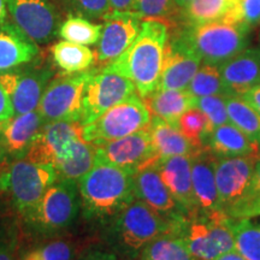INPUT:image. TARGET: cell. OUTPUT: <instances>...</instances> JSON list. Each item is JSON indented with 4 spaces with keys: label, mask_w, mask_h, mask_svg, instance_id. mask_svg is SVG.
<instances>
[{
    "label": "cell",
    "mask_w": 260,
    "mask_h": 260,
    "mask_svg": "<svg viewBox=\"0 0 260 260\" xmlns=\"http://www.w3.org/2000/svg\"><path fill=\"white\" fill-rule=\"evenodd\" d=\"M183 220L169 219L135 199L105 222L104 240L110 251L121 259L136 260L140 252L157 237L177 235Z\"/></svg>",
    "instance_id": "1"
},
{
    "label": "cell",
    "mask_w": 260,
    "mask_h": 260,
    "mask_svg": "<svg viewBox=\"0 0 260 260\" xmlns=\"http://www.w3.org/2000/svg\"><path fill=\"white\" fill-rule=\"evenodd\" d=\"M169 25L162 21H142L140 32L117 59L103 67L134 83L142 99L157 89L160 77Z\"/></svg>",
    "instance_id": "2"
},
{
    "label": "cell",
    "mask_w": 260,
    "mask_h": 260,
    "mask_svg": "<svg viewBox=\"0 0 260 260\" xmlns=\"http://www.w3.org/2000/svg\"><path fill=\"white\" fill-rule=\"evenodd\" d=\"M81 210L86 219L107 222L135 200L134 175L96 161L79 180Z\"/></svg>",
    "instance_id": "3"
},
{
    "label": "cell",
    "mask_w": 260,
    "mask_h": 260,
    "mask_svg": "<svg viewBox=\"0 0 260 260\" xmlns=\"http://www.w3.org/2000/svg\"><path fill=\"white\" fill-rule=\"evenodd\" d=\"M80 210L81 197L77 181L57 178L39 203L23 217L31 232L52 236L73 226Z\"/></svg>",
    "instance_id": "4"
},
{
    "label": "cell",
    "mask_w": 260,
    "mask_h": 260,
    "mask_svg": "<svg viewBox=\"0 0 260 260\" xmlns=\"http://www.w3.org/2000/svg\"><path fill=\"white\" fill-rule=\"evenodd\" d=\"M234 218L223 211L198 213L186 218L177 235L197 260H214L235 249Z\"/></svg>",
    "instance_id": "5"
},
{
    "label": "cell",
    "mask_w": 260,
    "mask_h": 260,
    "mask_svg": "<svg viewBox=\"0 0 260 260\" xmlns=\"http://www.w3.org/2000/svg\"><path fill=\"white\" fill-rule=\"evenodd\" d=\"M187 39L205 64L220 65L242 52L248 45L249 29L237 22L217 21L184 24Z\"/></svg>",
    "instance_id": "6"
},
{
    "label": "cell",
    "mask_w": 260,
    "mask_h": 260,
    "mask_svg": "<svg viewBox=\"0 0 260 260\" xmlns=\"http://www.w3.org/2000/svg\"><path fill=\"white\" fill-rule=\"evenodd\" d=\"M149 121L151 113L144 99L134 93L124 102L106 110L95 121L82 125V138L84 141L100 145L145 129Z\"/></svg>",
    "instance_id": "7"
},
{
    "label": "cell",
    "mask_w": 260,
    "mask_h": 260,
    "mask_svg": "<svg viewBox=\"0 0 260 260\" xmlns=\"http://www.w3.org/2000/svg\"><path fill=\"white\" fill-rule=\"evenodd\" d=\"M57 178V171L52 165L23 158L11 162L9 170L0 176V188L9 191L15 207L24 216Z\"/></svg>",
    "instance_id": "8"
},
{
    "label": "cell",
    "mask_w": 260,
    "mask_h": 260,
    "mask_svg": "<svg viewBox=\"0 0 260 260\" xmlns=\"http://www.w3.org/2000/svg\"><path fill=\"white\" fill-rule=\"evenodd\" d=\"M34 60L14 69L0 71V83L8 94L15 115H23L38 109L52 81L54 71L48 63Z\"/></svg>",
    "instance_id": "9"
},
{
    "label": "cell",
    "mask_w": 260,
    "mask_h": 260,
    "mask_svg": "<svg viewBox=\"0 0 260 260\" xmlns=\"http://www.w3.org/2000/svg\"><path fill=\"white\" fill-rule=\"evenodd\" d=\"M92 73L63 74L48 83L38 106L45 122H80L84 86Z\"/></svg>",
    "instance_id": "10"
},
{
    "label": "cell",
    "mask_w": 260,
    "mask_h": 260,
    "mask_svg": "<svg viewBox=\"0 0 260 260\" xmlns=\"http://www.w3.org/2000/svg\"><path fill=\"white\" fill-rule=\"evenodd\" d=\"M134 93V83L126 77L104 68L102 70L93 69L83 90L81 125L95 121L106 110L124 102Z\"/></svg>",
    "instance_id": "11"
},
{
    "label": "cell",
    "mask_w": 260,
    "mask_h": 260,
    "mask_svg": "<svg viewBox=\"0 0 260 260\" xmlns=\"http://www.w3.org/2000/svg\"><path fill=\"white\" fill-rule=\"evenodd\" d=\"M184 24L169 30L164 59L157 89H187L201 65V57L191 46L184 31Z\"/></svg>",
    "instance_id": "12"
},
{
    "label": "cell",
    "mask_w": 260,
    "mask_h": 260,
    "mask_svg": "<svg viewBox=\"0 0 260 260\" xmlns=\"http://www.w3.org/2000/svg\"><path fill=\"white\" fill-rule=\"evenodd\" d=\"M95 146L96 161L113 165L133 175L159 160L147 128Z\"/></svg>",
    "instance_id": "13"
},
{
    "label": "cell",
    "mask_w": 260,
    "mask_h": 260,
    "mask_svg": "<svg viewBox=\"0 0 260 260\" xmlns=\"http://www.w3.org/2000/svg\"><path fill=\"white\" fill-rule=\"evenodd\" d=\"M11 18L37 44H48L59 32L61 16L56 0H6Z\"/></svg>",
    "instance_id": "14"
},
{
    "label": "cell",
    "mask_w": 260,
    "mask_h": 260,
    "mask_svg": "<svg viewBox=\"0 0 260 260\" xmlns=\"http://www.w3.org/2000/svg\"><path fill=\"white\" fill-rule=\"evenodd\" d=\"M259 157H217L216 184L218 199L220 210L228 216L245 198Z\"/></svg>",
    "instance_id": "15"
},
{
    "label": "cell",
    "mask_w": 260,
    "mask_h": 260,
    "mask_svg": "<svg viewBox=\"0 0 260 260\" xmlns=\"http://www.w3.org/2000/svg\"><path fill=\"white\" fill-rule=\"evenodd\" d=\"M81 138L82 125L80 122H47L32 141L25 158L54 168L70 153L75 142Z\"/></svg>",
    "instance_id": "16"
},
{
    "label": "cell",
    "mask_w": 260,
    "mask_h": 260,
    "mask_svg": "<svg viewBox=\"0 0 260 260\" xmlns=\"http://www.w3.org/2000/svg\"><path fill=\"white\" fill-rule=\"evenodd\" d=\"M103 19L105 24L98 41L96 59L105 67L132 45L141 29L142 19L132 11H110Z\"/></svg>",
    "instance_id": "17"
},
{
    "label": "cell",
    "mask_w": 260,
    "mask_h": 260,
    "mask_svg": "<svg viewBox=\"0 0 260 260\" xmlns=\"http://www.w3.org/2000/svg\"><path fill=\"white\" fill-rule=\"evenodd\" d=\"M45 123L38 110L15 115L0 123V160L14 162L25 158Z\"/></svg>",
    "instance_id": "18"
},
{
    "label": "cell",
    "mask_w": 260,
    "mask_h": 260,
    "mask_svg": "<svg viewBox=\"0 0 260 260\" xmlns=\"http://www.w3.org/2000/svg\"><path fill=\"white\" fill-rule=\"evenodd\" d=\"M135 199L172 220L188 218L180 204L175 200L159 174L157 162L148 165L134 175Z\"/></svg>",
    "instance_id": "19"
},
{
    "label": "cell",
    "mask_w": 260,
    "mask_h": 260,
    "mask_svg": "<svg viewBox=\"0 0 260 260\" xmlns=\"http://www.w3.org/2000/svg\"><path fill=\"white\" fill-rule=\"evenodd\" d=\"M190 162V155H174L170 158L159 159L157 161L161 180L175 200L186 212L188 218L199 213L191 183Z\"/></svg>",
    "instance_id": "20"
},
{
    "label": "cell",
    "mask_w": 260,
    "mask_h": 260,
    "mask_svg": "<svg viewBox=\"0 0 260 260\" xmlns=\"http://www.w3.org/2000/svg\"><path fill=\"white\" fill-rule=\"evenodd\" d=\"M190 158L191 183L199 213L222 211L216 184L217 157L205 147L191 154Z\"/></svg>",
    "instance_id": "21"
},
{
    "label": "cell",
    "mask_w": 260,
    "mask_h": 260,
    "mask_svg": "<svg viewBox=\"0 0 260 260\" xmlns=\"http://www.w3.org/2000/svg\"><path fill=\"white\" fill-rule=\"evenodd\" d=\"M218 68L232 95H242L260 84V48H245Z\"/></svg>",
    "instance_id": "22"
},
{
    "label": "cell",
    "mask_w": 260,
    "mask_h": 260,
    "mask_svg": "<svg viewBox=\"0 0 260 260\" xmlns=\"http://www.w3.org/2000/svg\"><path fill=\"white\" fill-rule=\"evenodd\" d=\"M39 54L38 44L15 22L0 23V71H5L34 60Z\"/></svg>",
    "instance_id": "23"
},
{
    "label": "cell",
    "mask_w": 260,
    "mask_h": 260,
    "mask_svg": "<svg viewBox=\"0 0 260 260\" xmlns=\"http://www.w3.org/2000/svg\"><path fill=\"white\" fill-rule=\"evenodd\" d=\"M206 147L218 158L259 157V147L232 123L217 126L207 136Z\"/></svg>",
    "instance_id": "24"
},
{
    "label": "cell",
    "mask_w": 260,
    "mask_h": 260,
    "mask_svg": "<svg viewBox=\"0 0 260 260\" xmlns=\"http://www.w3.org/2000/svg\"><path fill=\"white\" fill-rule=\"evenodd\" d=\"M151 116L177 125L184 112L195 107L197 98L187 89H155L144 99Z\"/></svg>",
    "instance_id": "25"
},
{
    "label": "cell",
    "mask_w": 260,
    "mask_h": 260,
    "mask_svg": "<svg viewBox=\"0 0 260 260\" xmlns=\"http://www.w3.org/2000/svg\"><path fill=\"white\" fill-rule=\"evenodd\" d=\"M151 134L155 153L159 159L174 155H191L195 153L187 139L182 135L177 125L170 124L159 117L151 116V121L146 126Z\"/></svg>",
    "instance_id": "26"
},
{
    "label": "cell",
    "mask_w": 260,
    "mask_h": 260,
    "mask_svg": "<svg viewBox=\"0 0 260 260\" xmlns=\"http://www.w3.org/2000/svg\"><path fill=\"white\" fill-rule=\"evenodd\" d=\"M96 161V146L81 138L75 142L69 154L54 167L58 178L79 181Z\"/></svg>",
    "instance_id": "27"
},
{
    "label": "cell",
    "mask_w": 260,
    "mask_h": 260,
    "mask_svg": "<svg viewBox=\"0 0 260 260\" xmlns=\"http://www.w3.org/2000/svg\"><path fill=\"white\" fill-rule=\"evenodd\" d=\"M54 64L63 74H76L89 70L95 59L93 51L84 45L69 41L56 42L51 48Z\"/></svg>",
    "instance_id": "28"
},
{
    "label": "cell",
    "mask_w": 260,
    "mask_h": 260,
    "mask_svg": "<svg viewBox=\"0 0 260 260\" xmlns=\"http://www.w3.org/2000/svg\"><path fill=\"white\" fill-rule=\"evenodd\" d=\"M235 5L236 0H193L183 10L182 18L187 25L229 21Z\"/></svg>",
    "instance_id": "29"
},
{
    "label": "cell",
    "mask_w": 260,
    "mask_h": 260,
    "mask_svg": "<svg viewBox=\"0 0 260 260\" xmlns=\"http://www.w3.org/2000/svg\"><path fill=\"white\" fill-rule=\"evenodd\" d=\"M225 104L230 123L260 147V113L239 95L226 96Z\"/></svg>",
    "instance_id": "30"
},
{
    "label": "cell",
    "mask_w": 260,
    "mask_h": 260,
    "mask_svg": "<svg viewBox=\"0 0 260 260\" xmlns=\"http://www.w3.org/2000/svg\"><path fill=\"white\" fill-rule=\"evenodd\" d=\"M136 260H197L176 234H165L148 243Z\"/></svg>",
    "instance_id": "31"
},
{
    "label": "cell",
    "mask_w": 260,
    "mask_h": 260,
    "mask_svg": "<svg viewBox=\"0 0 260 260\" xmlns=\"http://www.w3.org/2000/svg\"><path fill=\"white\" fill-rule=\"evenodd\" d=\"M181 10L175 0H134L132 12L142 21L157 19L162 21L169 28L183 23Z\"/></svg>",
    "instance_id": "32"
},
{
    "label": "cell",
    "mask_w": 260,
    "mask_h": 260,
    "mask_svg": "<svg viewBox=\"0 0 260 260\" xmlns=\"http://www.w3.org/2000/svg\"><path fill=\"white\" fill-rule=\"evenodd\" d=\"M187 90L191 95L198 98L219 95V96H230L232 93L228 89L220 75L218 65L203 64L199 68L197 74L191 79L190 83L188 84Z\"/></svg>",
    "instance_id": "33"
},
{
    "label": "cell",
    "mask_w": 260,
    "mask_h": 260,
    "mask_svg": "<svg viewBox=\"0 0 260 260\" xmlns=\"http://www.w3.org/2000/svg\"><path fill=\"white\" fill-rule=\"evenodd\" d=\"M102 30L103 24H95L90 19L81 16L69 15L61 23L58 35L65 41L89 46L98 44L102 37Z\"/></svg>",
    "instance_id": "34"
},
{
    "label": "cell",
    "mask_w": 260,
    "mask_h": 260,
    "mask_svg": "<svg viewBox=\"0 0 260 260\" xmlns=\"http://www.w3.org/2000/svg\"><path fill=\"white\" fill-rule=\"evenodd\" d=\"M235 249L245 260H260V225L249 218H234Z\"/></svg>",
    "instance_id": "35"
},
{
    "label": "cell",
    "mask_w": 260,
    "mask_h": 260,
    "mask_svg": "<svg viewBox=\"0 0 260 260\" xmlns=\"http://www.w3.org/2000/svg\"><path fill=\"white\" fill-rule=\"evenodd\" d=\"M177 126L195 152L206 147V140L210 134L209 124L206 117L198 107L184 112L178 119Z\"/></svg>",
    "instance_id": "36"
},
{
    "label": "cell",
    "mask_w": 260,
    "mask_h": 260,
    "mask_svg": "<svg viewBox=\"0 0 260 260\" xmlns=\"http://www.w3.org/2000/svg\"><path fill=\"white\" fill-rule=\"evenodd\" d=\"M74 255V246L69 241L53 240L30 249L21 260H73Z\"/></svg>",
    "instance_id": "37"
},
{
    "label": "cell",
    "mask_w": 260,
    "mask_h": 260,
    "mask_svg": "<svg viewBox=\"0 0 260 260\" xmlns=\"http://www.w3.org/2000/svg\"><path fill=\"white\" fill-rule=\"evenodd\" d=\"M226 96L211 95L198 98L195 107L204 113L209 124V132L211 133L217 126L229 123V116L226 111Z\"/></svg>",
    "instance_id": "38"
},
{
    "label": "cell",
    "mask_w": 260,
    "mask_h": 260,
    "mask_svg": "<svg viewBox=\"0 0 260 260\" xmlns=\"http://www.w3.org/2000/svg\"><path fill=\"white\" fill-rule=\"evenodd\" d=\"M68 15L81 16L87 19H103L109 14V0H60Z\"/></svg>",
    "instance_id": "39"
},
{
    "label": "cell",
    "mask_w": 260,
    "mask_h": 260,
    "mask_svg": "<svg viewBox=\"0 0 260 260\" xmlns=\"http://www.w3.org/2000/svg\"><path fill=\"white\" fill-rule=\"evenodd\" d=\"M230 22H237L248 28L260 23V0H236Z\"/></svg>",
    "instance_id": "40"
},
{
    "label": "cell",
    "mask_w": 260,
    "mask_h": 260,
    "mask_svg": "<svg viewBox=\"0 0 260 260\" xmlns=\"http://www.w3.org/2000/svg\"><path fill=\"white\" fill-rule=\"evenodd\" d=\"M255 200H260V157L258 158V160H256V162H255V168H254V171H253L251 183H249L248 189H247V191H246L245 198H243V200L240 203L239 206H237L236 209L229 214V216L232 217L234 212H236L237 210H240L241 207L246 206V205L251 204Z\"/></svg>",
    "instance_id": "41"
},
{
    "label": "cell",
    "mask_w": 260,
    "mask_h": 260,
    "mask_svg": "<svg viewBox=\"0 0 260 260\" xmlns=\"http://www.w3.org/2000/svg\"><path fill=\"white\" fill-rule=\"evenodd\" d=\"M17 245L14 234L0 233V260H16Z\"/></svg>",
    "instance_id": "42"
},
{
    "label": "cell",
    "mask_w": 260,
    "mask_h": 260,
    "mask_svg": "<svg viewBox=\"0 0 260 260\" xmlns=\"http://www.w3.org/2000/svg\"><path fill=\"white\" fill-rule=\"evenodd\" d=\"M80 260H123L110 249L93 248L81 256Z\"/></svg>",
    "instance_id": "43"
},
{
    "label": "cell",
    "mask_w": 260,
    "mask_h": 260,
    "mask_svg": "<svg viewBox=\"0 0 260 260\" xmlns=\"http://www.w3.org/2000/svg\"><path fill=\"white\" fill-rule=\"evenodd\" d=\"M12 116H15V112L11 100H10L9 95L3 88L2 83H0V123L11 118Z\"/></svg>",
    "instance_id": "44"
},
{
    "label": "cell",
    "mask_w": 260,
    "mask_h": 260,
    "mask_svg": "<svg viewBox=\"0 0 260 260\" xmlns=\"http://www.w3.org/2000/svg\"><path fill=\"white\" fill-rule=\"evenodd\" d=\"M256 216H260V200L253 201L237 210L236 212H234L232 218H251Z\"/></svg>",
    "instance_id": "45"
},
{
    "label": "cell",
    "mask_w": 260,
    "mask_h": 260,
    "mask_svg": "<svg viewBox=\"0 0 260 260\" xmlns=\"http://www.w3.org/2000/svg\"><path fill=\"white\" fill-rule=\"evenodd\" d=\"M247 104H249L256 112L260 113V84L248 89L242 95H240Z\"/></svg>",
    "instance_id": "46"
},
{
    "label": "cell",
    "mask_w": 260,
    "mask_h": 260,
    "mask_svg": "<svg viewBox=\"0 0 260 260\" xmlns=\"http://www.w3.org/2000/svg\"><path fill=\"white\" fill-rule=\"evenodd\" d=\"M109 2L110 10L118 12L132 11L133 5H134V0H109Z\"/></svg>",
    "instance_id": "47"
},
{
    "label": "cell",
    "mask_w": 260,
    "mask_h": 260,
    "mask_svg": "<svg viewBox=\"0 0 260 260\" xmlns=\"http://www.w3.org/2000/svg\"><path fill=\"white\" fill-rule=\"evenodd\" d=\"M214 260H245L242 258V255L240 254L236 249H232V251H228L223 254H220L218 258H216Z\"/></svg>",
    "instance_id": "48"
},
{
    "label": "cell",
    "mask_w": 260,
    "mask_h": 260,
    "mask_svg": "<svg viewBox=\"0 0 260 260\" xmlns=\"http://www.w3.org/2000/svg\"><path fill=\"white\" fill-rule=\"evenodd\" d=\"M6 15H8V4H6V0H0V23L5 21Z\"/></svg>",
    "instance_id": "49"
},
{
    "label": "cell",
    "mask_w": 260,
    "mask_h": 260,
    "mask_svg": "<svg viewBox=\"0 0 260 260\" xmlns=\"http://www.w3.org/2000/svg\"><path fill=\"white\" fill-rule=\"evenodd\" d=\"M175 2H176V5L178 6V9L182 11V10L186 9L187 6L189 5L191 2H193V0H175Z\"/></svg>",
    "instance_id": "50"
},
{
    "label": "cell",
    "mask_w": 260,
    "mask_h": 260,
    "mask_svg": "<svg viewBox=\"0 0 260 260\" xmlns=\"http://www.w3.org/2000/svg\"><path fill=\"white\" fill-rule=\"evenodd\" d=\"M259 149H260V147H259Z\"/></svg>",
    "instance_id": "51"
}]
</instances>
